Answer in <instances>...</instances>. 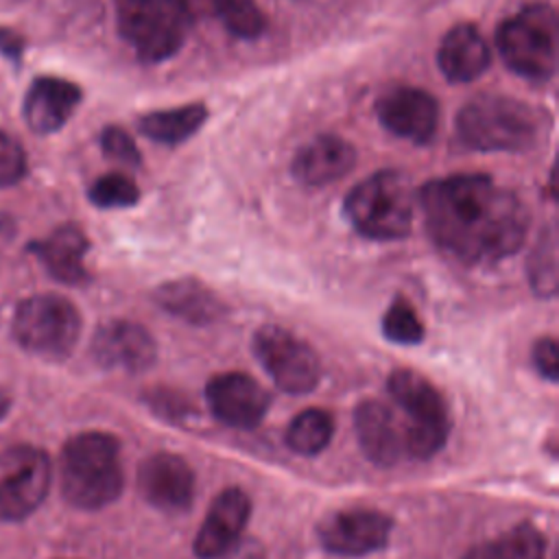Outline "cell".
<instances>
[{"mask_svg": "<svg viewBox=\"0 0 559 559\" xmlns=\"http://www.w3.org/2000/svg\"><path fill=\"white\" fill-rule=\"evenodd\" d=\"M9 406H11V400L7 397L4 391H0V419L9 413Z\"/></svg>", "mask_w": 559, "mask_h": 559, "instance_id": "e575fe53", "label": "cell"}, {"mask_svg": "<svg viewBox=\"0 0 559 559\" xmlns=\"http://www.w3.org/2000/svg\"><path fill=\"white\" fill-rule=\"evenodd\" d=\"M456 133L474 151L520 153L537 142L539 116L520 98L478 94L461 107Z\"/></svg>", "mask_w": 559, "mask_h": 559, "instance_id": "3957f363", "label": "cell"}, {"mask_svg": "<svg viewBox=\"0 0 559 559\" xmlns=\"http://www.w3.org/2000/svg\"><path fill=\"white\" fill-rule=\"evenodd\" d=\"M83 92L76 83L61 76H37L22 103V116L31 131L55 133L76 111Z\"/></svg>", "mask_w": 559, "mask_h": 559, "instance_id": "e0dca14e", "label": "cell"}, {"mask_svg": "<svg viewBox=\"0 0 559 559\" xmlns=\"http://www.w3.org/2000/svg\"><path fill=\"white\" fill-rule=\"evenodd\" d=\"M205 400L218 421L240 430L255 428L271 404L262 384L240 371L214 376L205 384Z\"/></svg>", "mask_w": 559, "mask_h": 559, "instance_id": "4fadbf2b", "label": "cell"}, {"mask_svg": "<svg viewBox=\"0 0 559 559\" xmlns=\"http://www.w3.org/2000/svg\"><path fill=\"white\" fill-rule=\"evenodd\" d=\"M426 231L463 264H493L513 255L528 229V210L518 194L487 175L432 179L419 190Z\"/></svg>", "mask_w": 559, "mask_h": 559, "instance_id": "6da1fadb", "label": "cell"}, {"mask_svg": "<svg viewBox=\"0 0 559 559\" xmlns=\"http://www.w3.org/2000/svg\"><path fill=\"white\" fill-rule=\"evenodd\" d=\"M382 334L400 345H415L424 338V323L406 297H397L389 306L382 319Z\"/></svg>", "mask_w": 559, "mask_h": 559, "instance_id": "83f0119b", "label": "cell"}, {"mask_svg": "<svg viewBox=\"0 0 559 559\" xmlns=\"http://www.w3.org/2000/svg\"><path fill=\"white\" fill-rule=\"evenodd\" d=\"M531 284L533 288L548 297L557 288V264H555V236L539 238L533 260H531Z\"/></svg>", "mask_w": 559, "mask_h": 559, "instance_id": "f1b7e54d", "label": "cell"}, {"mask_svg": "<svg viewBox=\"0 0 559 559\" xmlns=\"http://www.w3.org/2000/svg\"><path fill=\"white\" fill-rule=\"evenodd\" d=\"M533 365L537 373L546 380H557L559 376V352H557V341L552 336L537 338L533 347Z\"/></svg>", "mask_w": 559, "mask_h": 559, "instance_id": "1f68e13d", "label": "cell"}, {"mask_svg": "<svg viewBox=\"0 0 559 559\" xmlns=\"http://www.w3.org/2000/svg\"><path fill=\"white\" fill-rule=\"evenodd\" d=\"M376 116L389 133L415 144H426L437 133L439 105L435 96L421 87L395 85L378 96Z\"/></svg>", "mask_w": 559, "mask_h": 559, "instance_id": "7c38bea8", "label": "cell"}, {"mask_svg": "<svg viewBox=\"0 0 559 559\" xmlns=\"http://www.w3.org/2000/svg\"><path fill=\"white\" fill-rule=\"evenodd\" d=\"M87 197L96 207L114 210L135 205L140 199V190L131 177L122 173H107L90 186Z\"/></svg>", "mask_w": 559, "mask_h": 559, "instance_id": "4316f807", "label": "cell"}, {"mask_svg": "<svg viewBox=\"0 0 559 559\" xmlns=\"http://www.w3.org/2000/svg\"><path fill=\"white\" fill-rule=\"evenodd\" d=\"M221 24L240 39H255L266 28V17L253 0H205Z\"/></svg>", "mask_w": 559, "mask_h": 559, "instance_id": "d4e9b609", "label": "cell"}, {"mask_svg": "<svg viewBox=\"0 0 559 559\" xmlns=\"http://www.w3.org/2000/svg\"><path fill=\"white\" fill-rule=\"evenodd\" d=\"M207 109L203 103H188L175 109H159L142 116L138 129L153 142L181 144L192 138L205 122Z\"/></svg>", "mask_w": 559, "mask_h": 559, "instance_id": "603a6c76", "label": "cell"}, {"mask_svg": "<svg viewBox=\"0 0 559 559\" xmlns=\"http://www.w3.org/2000/svg\"><path fill=\"white\" fill-rule=\"evenodd\" d=\"M90 249V240L79 225H61L44 240L28 242V251L39 258L46 271L61 284H85L90 273L85 269V253Z\"/></svg>", "mask_w": 559, "mask_h": 559, "instance_id": "d6986e66", "label": "cell"}, {"mask_svg": "<svg viewBox=\"0 0 559 559\" xmlns=\"http://www.w3.org/2000/svg\"><path fill=\"white\" fill-rule=\"evenodd\" d=\"M0 55L11 59L13 63H20L24 55V39L7 26H0Z\"/></svg>", "mask_w": 559, "mask_h": 559, "instance_id": "d6a6232c", "label": "cell"}, {"mask_svg": "<svg viewBox=\"0 0 559 559\" xmlns=\"http://www.w3.org/2000/svg\"><path fill=\"white\" fill-rule=\"evenodd\" d=\"M251 502L238 487L223 489L207 509L203 524L194 537V555L199 559H221L231 552L249 522Z\"/></svg>", "mask_w": 559, "mask_h": 559, "instance_id": "5bb4252c", "label": "cell"}, {"mask_svg": "<svg viewBox=\"0 0 559 559\" xmlns=\"http://www.w3.org/2000/svg\"><path fill=\"white\" fill-rule=\"evenodd\" d=\"M491 559H544L546 542L537 526L520 522L500 539L489 542Z\"/></svg>", "mask_w": 559, "mask_h": 559, "instance_id": "484cf974", "label": "cell"}, {"mask_svg": "<svg viewBox=\"0 0 559 559\" xmlns=\"http://www.w3.org/2000/svg\"><path fill=\"white\" fill-rule=\"evenodd\" d=\"M81 334V314L74 304L61 295L44 293L26 297L13 314V336L26 352L63 360L74 349Z\"/></svg>", "mask_w": 559, "mask_h": 559, "instance_id": "ba28073f", "label": "cell"}, {"mask_svg": "<svg viewBox=\"0 0 559 559\" xmlns=\"http://www.w3.org/2000/svg\"><path fill=\"white\" fill-rule=\"evenodd\" d=\"M114 9L122 39L144 63L175 57L192 28L188 0H114Z\"/></svg>", "mask_w": 559, "mask_h": 559, "instance_id": "277c9868", "label": "cell"}, {"mask_svg": "<svg viewBox=\"0 0 559 559\" xmlns=\"http://www.w3.org/2000/svg\"><path fill=\"white\" fill-rule=\"evenodd\" d=\"M386 386L395 404L408 415L404 450L415 459L435 456L450 435V415L443 395L428 378L413 369H395Z\"/></svg>", "mask_w": 559, "mask_h": 559, "instance_id": "52a82bcc", "label": "cell"}, {"mask_svg": "<svg viewBox=\"0 0 559 559\" xmlns=\"http://www.w3.org/2000/svg\"><path fill=\"white\" fill-rule=\"evenodd\" d=\"M138 487L146 502L166 511H186L194 496V474L190 465L170 452L148 456L138 469Z\"/></svg>", "mask_w": 559, "mask_h": 559, "instance_id": "9a60e30c", "label": "cell"}, {"mask_svg": "<svg viewBox=\"0 0 559 559\" xmlns=\"http://www.w3.org/2000/svg\"><path fill=\"white\" fill-rule=\"evenodd\" d=\"M356 166V148L338 135H317L293 157L290 170L304 186H328Z\"/></svg>", "mask_w": 559, "mask_h": 559, "instance_id": "ac0fdd59", "label": "cell"}, {"mask_svg": "<svg viewBox=\"0 0 559 559\" xmlns=\"http://www.w3.org/2000/svg\"><path fill=\"white\" fill-rule=\"evenodd\" d=\"M334 435L332 415L323 408H306L286 428V445L304 456L323 452Z\"/></svg>", "mask_w": 559, "mask_h": 559, "instance_id": "cb8c5ba5", "label": "cell"}, {"mask_svg": "<svg viewBox=\"0 0 559 559\" xmlns=\"http://www.w3.org/2000/svg\"><path fill=\"white\" fill-rule=\"evenodd\" d=\"M50 487L48 454L35 445H13L2 456L0 520L17 522L31 515Z\"/></svg>", "mask_w": 559, "mask_h": 559, "instance_id": "30bf717a", "label": "cell"}, {"mask_svg": "<svg viewBox=\"0 0 559 559\" xmlns=\"http://www.w3.org/2000/svg\"><path fill=\"white\" fill-rule=\"evenodd\" d=\"M26 153L9 133L0 131V188L15 186L26 175Z\"/></svg>", "mask_w": 559, "mask_h": 559, "instance_id": "f546056e", "label": "cell"}, {"mask_svg": "<svg viewBox=\"0 0 559 559\" xmlns=\"http://www.w3.org/2000/svg\"><path fill=\"white\" fill-rule=\"evenodd\" d=\"M253 352L264 371L284 393L304 395L319 384V356L293 332L277 325H262L253 334Z\"/></svg>", "mask_w": 559, "mask_h": 559, "instance_id": "9c48e42d", "label": "cell"}, {"mask_svg": "<svg viewBox=\"0 0 559 559\" xmlns=\"http://www.w3.org/2000/svg\"><path fill=\"white\" fill-rule=\"evenodd\" d=\"M345 214L354 229L371 240L408 236L415 214L413 188L400 170H378L345 197Z\"/></svg>", "mask_w": 559, "mask_h": 559, "instance_id": "5b68a950", "label": "cell"}, {"mask_svg": "<svg viewBox=\"0 0 559 559\" xmlns=\"http://www.w3.org/2000/svg\"><path fill=\"white\" fill-rule=\"evenodd\" d=\"M354 424L360 450L373 465L391 467L400 461L404 452V432L389 406L378 400H365L356 408Z\"/></svg>", "mask_w": 559, "mask_h": 559, "instance_id": "ffe728a7", "label": "cell"}, {"mask_svg": "<svg viewBox=\"0 0 559 559\" xmlns=\"http://www.w3.org/2000/svg\"><path fill=\"white\" fill-rule=\"evenodd\" d=\"M557 35L555 9L533 2L502 20L496 46L509 70L531 81H548L557 70Z\"/></svg>", "mask_w": 559, "mask_h": 559, "instance_id": "8992f818", "label": "cell"}, {"mask_svg": "<svg viewBox=\"0 0 559 559\" xmlns=\"http://www.w3.org/2000/svg\"><path fill=\"white\" fill-rule=\"evenodd\" d=\"M393 522L386 513L365 507H352L330 513L319 524V542L328 552L360 557L386 546Z\"/></svg>", "mask_w": 559, "mask_h": 559, "instance_id": "8fae6325", "label": "cell"}, {"mask_svg": "<svg viewBox=\"0 0 559 559\" xmlns=\"http://www.w3.org/2000/svg\"><path fill=\"white\" fill-rule=\"evenodd\" d=\"M463 559H491V548H489V542L487 544H478L474 548H469L465 552Z\"/></svg>", "mask_w": 559, "mask_h": 559, "instance_id": "836d02e7", "label": "cell"}, {"mask_svg": "<svg viewBox=\"0 0 559 559\" xmlns=\"http://www.w3.org/2000/svg\"><path fill=\"white\" fill-rule=\"evenodd\" d=\"M491 52L483 33L474 24L452 26L437 50V63L450 83L476 81L489 66Z\"/></svg>", "mask_w": 559, "mask_h": 559, "instance_id": "44dd1931", "label": "cell"}, {"mask_svg": "<svg viewBox=\"0 0 559 559\" xmlns=\"http://www.w3.org/2000/svg\"><path fill=\"white\" fill-rule=\"evenodd\" d=\"M63 498L79 509H103L122 491L120 443L116 437L87 430L70 437L59 463Z\"/></svg>", "mask_w": 559, "mask_h": 559, "instance_id": "7a4b0ae2", "label": "cell"}, {"mask_svg": "<svg viewBox=\"0 0 559 559\" xmlns=\"http://www.w3.org/2000/svg\"><path fill=\"white\" fill-rule=\"evenodd\" d=\"M92 354L98 365L124 371H144L155 362L153 336L133 321H107L92 338Z\"/></svg>", "mask_w": 559, "mask_h": 559, "instance_id": "2e32d148", "label": "cell"}, {"mask_svg": "<svg viewBox=\"0 0 559 559\" xmlns=\"http://www.w3.org/2000/svg\"><path fill=\"white\" fill-rule=\"evenodd\" d=\"M100 148L105 155H109L111 159H118L122 162L124 166H131V168H138L142 164V155L133 142V138L116 127V124H109L103 129L100 133Z\"/></svg>", "mask_w": 559, "mask_h": 559, "instance_id": "4dcf8cb0", "label": "cell"}, {"mask_svg": "<svg viewBox=\"0 0 559 559\" xmlns=\"http://www.w3.org/2000/svg\"><path fill=\"white\" fill-rule=\"evenodd\" d=\"M153 297L162 310L192 325H207L225 314V304L218 295L192 277L166 282L155 288Z\"/></svg>", "mask_w": 559, "mask_h": 559, "instance_id": "7402d4cb", "label": "cell"}]
</instances>
